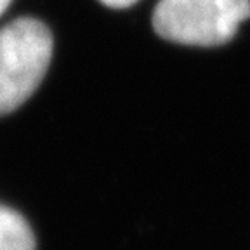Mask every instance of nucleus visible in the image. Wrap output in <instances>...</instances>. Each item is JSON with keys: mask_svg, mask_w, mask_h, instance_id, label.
Instances as JSON below:
<instances>
[{"mask_svg": "<svg viewBox=\"0 0 250 250\" xmlns=\"http://www.w3.org/2000/svg\"><path fill=\"white\" fill-rule=\"evenodd\" d=\"M51 58L52 35L42 21L20 18L0 28V117L35 92Z\"/></svg>", "mask_w": 250, "mask_h": 250, "instance_id": "obj_1", "label": "nucleus"}, {"mask_svg": "<svg viewBox=\"0 0 250 250\" xmlns=\"http://www.w3.org/2000/svg\"><path fill=\"white\" fill-rule=\"evenodd\" d=\"M250 18V0H160L153 11L156 35L183 45L229 42Z\"/></svg>", "mask_w": 250, "mask_h": 250, "instance_id": "obj_2", "label": "nucleus"}, {"mask_svg": "<svg viewBox=\"0 0 250 250\" xmlns=\"http://www.w3.org/2000/svg\"><path fill=\"white\" fill-rule=\"evenodd\" d=\"M0 250H35L30 224L4 205H0Z\"/></svg>", "mask_w": 250, "mask_h": 250, "instance_id": "obj_3", "label": "nucleus"}, {"mask_svg": "<svg viewBox=\"0 0 250 250\" xmlns=\"http://www.w3.org/2000/svg\"><path fill=\"white\" fill-rule=\"evenodd\" d=\"M101 4H104L106 7H111V9H125V7H130L137 2V0H99Z\"/></svg>", "mask_w": 250, "mask_h": 250, "instance_id": "obj_4", "label": "nucleus"}, {"mask_svg": "<svg viewBox=\"0 0 250 250\" xmlns=\"http://www.w3.org/2000/svg\"><path fill=\"white\" fill-rule=\"evenodd\" d=\"M9 4H11V0H0V14H4V11L9 7Z\"/></svg>", "mask_w": 250, "mask_h": 250, "instance_id": "obj_5", "label": "nucleus"}]
</instances>
